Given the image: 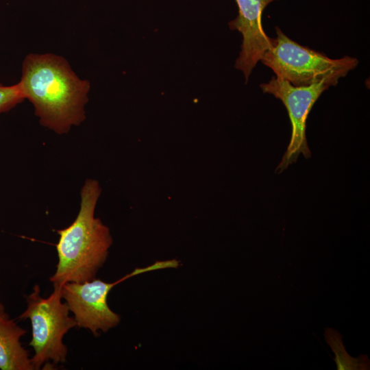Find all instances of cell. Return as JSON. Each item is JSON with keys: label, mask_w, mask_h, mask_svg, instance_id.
Instances as JSON below:
<instances>
[{"label": "cell", "mask_w": 370, "mask_h": 370, "mask_svg": "<svg viewBox=\"0 0 370 370\" xmlns=\"http://www.w3.org/2000/svg\"><path fill=\"white\" fill-rule=\"evenodd\" d=\"M325 338L335 354L334 360L338 369L364 370L369 369V360L367 356H360L358 358H354L347 353L338 331L332 328L325 329Z\"/></svg>", "instance_id": "9c48e42d"}, {"label": "cell", "mask_w": 370, "mask_h": 370, "mask_svg": "<svg viewBox=\"0 0 370 370\" xmlns=\"http://www.w3.org/2000/svg\"><path fill=\"white\" fill-rule=\"evenodd\" d=\"M27 308L19 316L31 321L32 338L29 345L34 354L31 362L34 370L43 365L64 363L68 349L63 342L64 336L77 326L73 317L65 302L62 301L61 288L53 287V293L47 298L40 295L38 284L25 297Z\"/></svg>", "instance_id": "3957f363"}, {"label": "cell", "mask_w": 370, "mask_h": 370, "mask_svg": "<svg viewBox=\"0 0 370 370\" xmlns=\"http://www.w3.org/2000/svg\"><path fill=\"white\" fill-rule=\"evenodd\" d=\"M339 79L333 76L308 86H294L287 81L273 77L268 83L260 85L264 92L271 94L282 101L292 127L290 142L275 169L276 173H281L295 162L300 154L306 159L310 158L306 135L308 114L321 93L330 86H336Z\"/></svg>", "instance_id": "8992f818"}, {"label": "cell", "mask_w": 370, "mask_h": 370, "mask_svg": "<svg viewBox=\"0 0 370 370\" xmlns=\"http://www.w3.org/2000/svg\"><path fill=\"white\" fill-rule=\"evenodd\" d=\"M27 331L11 319L0 300V369L34 370L21 338Z\"/></svg>", "instance_id": "ba28073f"}, {"label": "cell", "mask_w": 370, "mask_h": 370, "mask_svg": "<svg viewBox=\"0 0 370 370\" xmlns=\"http://www.w3.org/2000/svg\"><path fill=\"white\" fill-rule=\"evenodd\" d=\"M99 195L97 182L86 180L80 192V208L75 219L68 227L57 230L58 260L49 279L53 287L95 279L106 260L112 239L108 229L94 217Z\"/></svg>", "instance_id": "7a4b0ae2"}, {"label": "cell", "mask_w": 370, "mask_h": 370, "mask_svg": "<svg viewBox=\"0 0 370 370\" xmlns=\"http://www.w3.org/2000/svg\"><path fill=\"white\" fill-rule=\"evenodd\" d=\"M274 1L236 0L238 14L229 23V26L243 36L241 50L235 67L243 71L246 82L258 62L271 47L272 38L264 31L262 14L265 8Z\"/></svg>", "instance_id": "52a82bcc"}, {"label": "cell", "mask_w": 370, "mask_h": 370, "mask_svg": "<svg viewBox=\"0 0 370 370\" xmlns=\"http://www.w3.org/2000/svg\"><path fill=\"white\" fill-rule=\"evenodd\" d=\"M173 264L171 260L158 261L144 268H136L112 283L95 278L84 282H67L61 287L62 297L73 314L77 326L97 336L100 331L107 332L120 322V316L110 308L107 302L108 294L114 286L140 273L171 268Z\"/></svg>", "instance_id": "5b68a950"}, {"label": "cell", "mask_w": 370, "mask_h": 370, "mask_svg": "<svg viewBox=\"0 0 370 370\" xmlns=\"http://www.w3.org/2000/svg\"><path fill=\"white\" fill-rule=\"evenodd\" d=\"M25 99L18 83L12 86L0 84V114L9 111Z\"/></svg>", "instance_id": "30bf717a"}, {"label": "cell", "mask_w": 370, "mask_h": 370, "mask_svg": "<svg viewBox=\"0 0 370 370\" xmlns=\"http://www.w3.org/2000/svg\"><path fill=\"white\" fill-rule=\"evenodd\" d=\"M276 34L277 37L271 39V47L260 60L273 71L276 77L294 86H308L333 76L341 78L358 65L356 58L345 56L331 59L301 46L278 27Z\"/></svg>", "instance_id": "277c9868"}, {"label": "cell", "mask_w": 370, "mask_h": 370, "mask_svg": "<svg viewBox=\"0 0 370 370\" xmlns=\"http://www.w3.org/2000/svg\"><path fill=\"white\" fill-rule=\"evenodd\" d=\"M18 84L40 124L57 134L66 133L86 119L90 84L80 79L64 58L51 53L29 54Z\"/></svg>", "instance_id": "6da1fadb"}]
</instances>
